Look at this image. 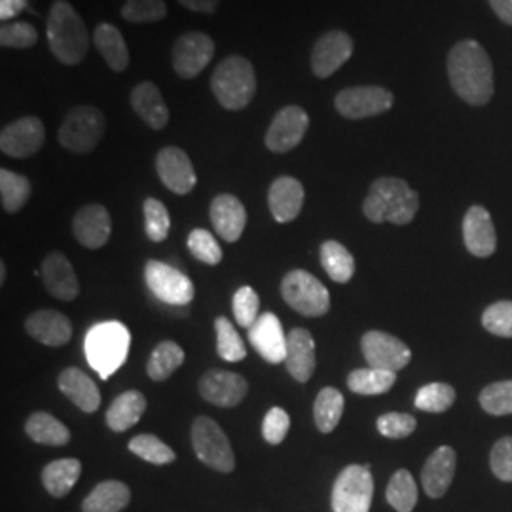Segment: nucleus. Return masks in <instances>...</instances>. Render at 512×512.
Masks as SVG:
<instances>
[{
    "label": "nucleus",
    "mask_w": 512,
    "mask_h": 512,
    "mask_svg": "<svg viewBox=\"0 0 512 512\" xmlns=\"http://www.w3.org/2000/svg\"><path fill=\"white\" fill-rule=\"evenodd\" d=\"M448 76L459 97L482 107L494 95V65L476 40H461L448 55Z\"/></svg>",
    "instance_id": "obj_1"
},
{
    "label": "nucleus",
    "mask_w": 512,
    "mask_h": 512,
    "mask_svg": "<svg viewBox=\"0 0 512 512\" xmlns=\"http://www.w3.org/2000/svg\"><path fill=\"white\" fill-rule=\"evenodd\" d=\"M420 209V196L410 184L397 177H380L370 184L363 203L366 219L374 224H410Z\"/></svg>",
    "instance_id": "obj_2"
},
{
    "label": "nucleus",
    "mask_w": 512,
    "mask_h": 512,
    "mask_svg": "<svg viewBox=\"0 0 512 512\" xmlns=\"http://www.w3.org/2000/svg\"><path fill=\"white\" fill-rule=\"evenodd\" d=\"M48 46L63 65H80L90 48V33L84 19L67 0H55L48 16Z\"/></svg>",
    "instance_id": "obj_3"
},
{
    "label": "nucleus",
    "mask_w": 512,
    "mask_h": 512,
    "mask_svg": "<svg viewBox=\"0 0 512 512\" xmlns=\"http://www.w3.org/2000/svg\"><path fill=\"white\" fill-rule=\"evenodd\" d=\"M211 90L220 107L226 110L247 109L256 93L253 63L243 55H228L211 74Z\"/></svg>",
    "instance_id": "obj_4"
},
{
    "label": "nucleus",
    "mask_w": 512,
    "mask_h": 512,
    "mask_svg": "<svg viewBox=\"0 0 512 512\" xmlns=\"http://www.w3.org/2000/svg\"><path fill=\"white\" fill-rule=\"evenodd\" d=\"M129 346L131 334L128 327L118 321H107L88 330L84 351L93 370L99 372L103 380H109L126 363Z\"/></svg>",
    "instance_id": "obj_5"
},
{
    "label": "nucleus",
    "mask_w": 512,
    "mask_h": 512,
    "mask_svg": "<svg viewBox=\"0 0 512 512\" xmlns=\"http://www.w3.org/2000/svg\"><path fill=\"white\" fill-rule=\"evenodd\" d=\"M105 129L107 118L103 110L93 105H76L65 114L57 141L74 154H90L101 143Z\"/></svg>",
    "instance_id": "obj_6"
},
{
    "label": "nucleus",
    "mask_w": 512,
    "mask_h": 512,
    "mask_svg": "<svg viewBox=\"0 0 512 512\" xmlns=\"http://www.w3.org/2000/svg\"><path fill=\"white\" fill-rule=\"evenodd\" d=\"M283 300L306 317H323L330 310L329 289L310 272L293 270L281 281Z\"/></svg>",
    "instance_id": "obj_7"
},
{
    "label": "nucleus",
    "mask_w": 512,
    "mask_h": 512,
    "mask_svg": "<svg viewBox=\"0 0 512 512\" xmlns=\"http://www.w3.org/2000/svg\"><path fill=\"white\" fill-rule=\"evenodd\" d=\"M192 446L198 459L219 473H232L236 469V458L232 444L219 423L207 416H200L192 425Z\"/></svg>",
    "instance_id": "obj_8"
},
{
    "label": "nucleus",
    "mask_w": 512,
    "mask_h": 512,
    "mask_svg": "<svg viewBox=\"0 0 512 512\" xmlns=\"http://www.w3.org/2000/svg\"><path fill=\"white\" fill-rule=\"evenodd\" d=\"M374 497L370 465H349L332 486V512H368Z\"/></svg>",
    "instance_id": "obj_9"
},
{
    "label": "nucleus",
    "mask_w": 512,
    "mask_h": 512,
    "mask_svg": "<svg viewBox=\"0 0 512 512\" xmlns=\"http://www.w3.org/2000/svg\"><path fill=\"white\" fill-rule=\"evenodd\" d=\"M145 281L150 293L169 306H186L194 300L196 294L194 283L188 275L160 260H148Z\"/></svg>",
    "instance_id": "obj_10"
},
{
    "label": "nucleus",
    "mask_w": 512,
    "mask_h": 512,
    "mask_svg": "<svg viewBox=\"0 0 512 512\" xmlns=\"http://www.w3.org/2000/svg\"><path fill=\"white\" fill-rule=\"evenodd\" d=\"M213 55H215V40L200 31H192V33H184L175 40L171 61H173L175 73L184 80H192L205 71Z\"/></svg>",
    "instance_id": "obj_11"
},
{
    "label": "nucleus",
    "mask_w": 512,
    "mask_h": 512,
    "mask_svg": "<svg viewBox=\"0 0 512 512\" xmlns=\"http://www.w3.org/2000/svg\"><path fill=\"white\" fill-rule=\"evenodd\" d=\"M336 110L348 120H365L393 107V93L382 86L346 88L334 99Z\"/></svg>",
    "instance_id": "obj_12"
},
{
    "label": "nucleus",
    "mask_w": 512,
    "mask_h": 512,
    "mask_svg": "<svg viewBox=\"0 0 512 512\" xmlns=\"http://www.w3.org/2000/svg\"><path fill=\"white\" fill-rule=\"evenodd\" d=\"M310 128V114L300 105H287L279 110L266 131L264 143L274 154H287L298 147Z\"/></svg>",
    "instance_id": "obj_13"
},
{
    "label": "nucleus",
    "mask_w": 512,
    "mask_h": 512,
    "mask_svg": "<svg viewBox=\"0 0 512 512\" xmlns=\"http://www.w3.org/2000/svg\"><path fill=\"white\" fill-rule=\"evenodd\" d=\"M361 349L366 365L387 372H399L412 361V351L399 338L382 332L370 330L361 338Z\"/></svg>",
    "instance_id": "obj_14"
},
{
    "label": "nucleus",
    "mask_w": 512,
    "mask_h": 512,
    "mask_svg": "<svg viewBox=\"0 0 512 512\" xmlns=\"http://www.w3.org/2000/svg\"><path fill=\"white\" fill-rule=\"evenodd\" d=\"M46 141V129L37 116H23L0 131V150L10 156L25 160L35 156Z\"/></svg>",
    "instance_id": "obj_15"
},
{
    "label": "nucleus",
    "mask_w": 512,
    "mask_h": 512,
    "mask_svg": "<svg viewBox=\"0 0 512 512\" xmlns=\"http://www.w3.org/2000/svg\"><path fill=\"white\" fill-rule=\"evenodd\" d=\"M355 42L344 31H329L317 38L311 50V73L317 78H329L342 69L353 55Z\"/></svg>",
    "instance_id": "obj_16"
},
{
    "label": "nucleus",
    "mask_w": 512,
    "mask_h": 512,
    "mask_svg": "<svg viewBox=\"0 0 512 512\" xmlns=\"http://www.w3.org/2000/svg\"><path fill=\"white\" fill-rule=\"evenodd\" d=\"M156 173L165 188L177 196L190 194L198 183L192 160L179 147H165L156 154Z\"/></svg>",
    "instance_id": "obj_17"
},
{
    "label": "nucleus",
    "mask_w": 512,
    "mask_h": 512,
    "mask_svg": "<svg viewBox=\"0 0 512 512\" xmlns=\"http://www.w3.org/2000/svg\"><path fill=\"white\" fill-rule=\"evenodd\" d=\"M249 342L270 365H279L287 357V334L279 317L272 311H266L256 319L255 325L249 329Z\"/></svg>",
    "instance_id": "obj_18"
},
{
    "label": "nucleus",
    "mask_w": 512,
    "mask_h": 512,
    "mask_svg": "<svg viewBox=\"0 0 512 512\" xmlns=\"http://www.w3.org/2000/svg\"><path fill=\"white\" fill-rule=\"evenodd\" d=\"M249 391V384L243 376L228 370H209L200 380V395L207 403L220 408L238 406Z\"/></svg>",
    "instance_id": "obj_19"
},
{
    "label": "nucleus",
    "mask_w": 512,
    "mask_h": 512,
    "mask_svg": "<svg viewBox=\"0 0 512 512\" xmlns=\"http://www.w3.org/2000/svg\"><path fill=\"white\" fill-rule=\"evenodd\" d=\"M112 232V220L105 205L90 203L76 211L73 219V234L76 241L86 249H101L107 245Z\"/></svg>",
    "instance_id": "obj_20"
},
{
    "label": "nucleus",
    "mask_w": 512,
    "mask_h": 512,
    "mask_svg": "<svg viewBox=\"0 0 512 512\" xmlns=\"http://www.w3.org/2000/svg\"><path fill=\"white\" fill-rule=\"evenodd\" d=\"M463 241L467 251L478 258H488L497 249V234L494 220L488 209L482 205H473L463 219Z\"/></svg>",
    "instance_id": "obj_21"
},
{
    "label": "nucleus",
    "mask_w": 512,
    "mask_h": 512,
    "mask_svg": "<svg viewBox=\"0 0 512 512\" xmlns=\"http://www.w3.org/2000/svg\"><path fill=\"white\" fill-rule=\"evenodd\" d=\"M458 467V456L456 450L450 446L437 448L421 469V486L425 494L433 499H439L446 494L454 482Z\"/></svg>",
    "instance_id": "obj_22"
},
{
    "label": "nucleus",
    "mask_w": 512,
    "mask_h": 512,
    "mask_svg": "<svg viewBox=\"0 0 512 512\" xmlns=\"http://www.w3.org/2000/svg\"><path fill=\"white\" fill-rule=\"evenodd\" d=\"M42 281L46 285V291L63 302H73L80 293V285H78V277L74 274L73 264L59 251H54L44 258Z\"/></svg>",
    "instance_id": "obj_23"
},
{
    "label": "nucleus",
    "mask_w": 512,
    "mask_h": 512,
    "mask_svg": "<svg viewBox=\"0 0 512 512\" xmlns=\"http://www.w3.org/2000/svg\"><path fill=\"white\" fill-rule=\"evenodd\" d=\"M25 329L29 336L50 348L65 346L73 336L71 321L63 313L55 310L35 311L33 315L27 317Z\"/></svg>",
    "instance_id": "obj_24"
},
{
    "label": "nucleus",
    "mask_w": 512,
    "mask_h": 512,
    "mask_svg": "<svg viewBox=\"0 0 512 512\" xmlns=\"http://www.w3.org/2000/svg\"><path fill=\"white\" fill-rule=\"evenodd\" d=\"M133 112L154 131H162L169 124V109L164 95L154 82H139L129 95Z\"/></svg>",
    "instance_id": "obj_25"
},
{
    "label": "nucleus",
    "mask_w": 512,
    "mask_h": 512,
    "mask_svg": "<svg viewBox=\"0 0 512 512\" xmlns=\"http://www.w3.org/2000/svg\"><path fill=\"white\" fill-rule=\"evenodd\" d=\"M209 217H211V222H213L217 234L228 243H236L241 238L245 226H247L245 205L232 194L217 196L211 202Z\"/></svg>",
    "instance_id": "obj_26"
},
{
    "label": "nucleus",
    "mask_w": 512,
    "mask_h": 512,
    "mask_svg": "<svg viewBox=\"0 0 512 512\" xmlns=\"http://www.w3.org/2000/svg\"><path fill=\"white\" fill-rule=\"evenodd\" d=\"M285 365L296 382H310L315 372V340L310 330L293 329L287 334Z\"/></svg>",
    "instance_id": "obj_27"
},
{
    "label": "nucleus",
    "mask_w": 512,
    "mask_h": 512,
    "mask_svg": "<svg viewBox=\"0 0 512 512\" xmlns=\"http://www.w3.org/2000/svg\"><path fill=\"white\" fill-rule=\"evenodd\" d=\"M304 186L294 177H279L275 179L268 192V205L272 217L277 222L285 224L296 219L304 205Z\"/></svg>",
    "instance_id": "obj_28"
},
{
    "label": "nucleus",
    "mask_w": 512,
    "mask_h": 512,
    "mask_svg": "<svg viewBox=\"0 0 512 512\" xmlns=\"http://www.w3.org/2000/svg\"><path fill=\"white\" fill-rule=\"evenodd\" d=\"M57 385L65 397H69L71 403L76 404L82 412L93 414L101 404V393L88 374H84L80 368H65L59 378Z\"/></svg>",
    "instance_id": "obj_29"
},
{
    "label": "nucleus",
    "mask_w": 512,
    "mask_h": 512,
    "mask_svg": "<svg viewBox=\"0 0 512 512\" xmlns=\"http://www.w3.org/2000/svg\"><path fill=\"white\" fill-rule=\"evenodd\" d=\"M93 44L114 73H124L129 65L126 38L112 23H99L93 31Z\"/></svg>",
    "instance_id": "obj_30"
},
{
    "label": "nucleus",
    "mask_w": 512,
    "mask_h": 512,
    "mask_svg": "<svg viewBox=\"0 0 512 512\" xmlns=\"http://www.w3.org/2000/svg\"><path fill=\"white\" fill-rule=\"evenodd\" d=\"M147 410V399L141 391H126L114 399L107 410V425L114 433H124L143 418Z\"/></svg>",
    "instance_id": "obj_31"
},
{
    "label": "nucleus",
    "mask_w": 512,
    "mask_h": 512,
    "mask_svg": "<svg viewBox=\"0 0 512 512\" xmlns=\"http://www.w3.org/2000/svg\"><path fill=\"white\" fill-rule=\"evenodd\" d=\"M131 501L128 486L120 480H105L97 484L82 503V512H120Z\"/></svg>",
    "instance_id": "obj_32"
},
{
    "label": "nucleus",
    "mask_w": 512,
    "mask_h": 512,
    "mask_svg": "<svg viewBox=\"0 0 512 512\" xmlns=\"http://www.w3.org/2000/svg\"><path fill=\"white\" fill-rule=\"evenodd\" d=\"M82 475V463L78 459H57L44 467L42 484L46 492L54 497H65L74 488Z\"/></svg>",
    "instance_id": "obj_33"
},
{
    "label": "nucleus",
    "mask_w": 512,
    "mask_h": 512,
    "mask_svg": "<svg viewBox=\"0 0 512 512\" xmlns=\"http://www.w3.org/2000/svg\"><path fill=\"white\" fill-rule=\"evenodd\" d=\"M25 433L37 444L65 446L71 440V431L65 423L48 412H35L25 421Z\"/></svg>",
    "instance_id": "obj_34"
},
{
    "label": "nucleus",
    "mask_w": 512,
    "mask_h": 512,
    "mask_svg": "<svg viewBox=\"0 0 512 512\" xmlns=\"http://www.w3.org/2000/svg\"><path fill=\"white\" fill-rule=\"evenodd\" d=\"M397 382V372H387L380 368H357L348 376V387L351 393L374 397L384 395Z\"/></svg>",
    "instance_id": "obj_35"
},
{
    "label": "nucleus",
    "mask_w": 512,
    "mask_h": 512,
    "mask_svg": "<svg viewBox=\"0 0 512 512\" xmlns=\"http://www.w3.org/2000/svg\"><path fill=\"white\" fill-rule=\"evenodd\" d=\"M344 406H346L344 395L338 389L334 387L321 389L313 404V418H315L317 429L321 433H332L342 420Z\"/></svg>",
    "instance_id": "obj_36"
},
{
    "label": "nucleus",
    "mask_w": 512,
    "mask_h": 512,
    "mask_svg": "<svg viewBox=\"0 0 512 512\" xmlns=\"http://www.w3.org/2000/svg\"><path fill=\"white\" fill-rule=\"evenodd\" d=\"M319 255H321L323 270L327 272L332 281H336V283L351 281V277L355 274V258L342 243H338L334 239L325 241L321 245Z\"/></svg>",
    "instance_id": "obj_37"
},
{
    "label": "nucleus",
    "mask_w": 512,
    "mask_h": 512,
    "mask_svg": "<svg viewBox=\"0 0 512 512\" xmlns=\"http://www.w3.org/2000/svg\"><path fill=\"white\" fill-rule=\"evenodd\" d=\"M387 503L397 512H412L418 505V484L410 471L401 469L391 476L387 490Z\"/></svg>",
    "instance_id": "obj_38"
},
{
    "label": "nucleus",
    "mask_w": 512,
    "mask_h": 512,
    "mask_svg": "<svg viewBox=\"0 0 512 512\" xmlns=\"http://www.w3.org/2000/svg\"><path fill=\"white\" fill-rule=\"evenodd\" d=\"M184 363V351L179 344L165 340L158 344L147 363V372L150 380L165 382L179 366Z\"/></svg>",
    "instance_id": "obj_39"
},
{
    "label": "nucleus",
    "mask_w": 512,
    "mask_h": 512,
    "mask_svg": "<svg viewBox=\"0 0 512 512\" xmlns=\"http://www.w3.org/2000/svg\"><path fill=\"white\" fill-rule=\"evenodd\" d=\"M31 198V181L10 169H0V202L6 213H18Z\"/></svg>",
    "instance_id": "obj_40"
},
{
    "label": "nucleus",
    "mask_w": 512,
    "mask_h": 512,
    "mask_svg": "<svg viewBox=\"0 0 512 512\" xmlns=\"http://www.w3.org/2000/svg\"><path fill=\"white\" fill-rule=\"evenodd\" d=\"M454 403H456V389L442 382H433L420 387L414 401L418 410L429 412V414H442L450 410Z\"/></svg>",
    "instance_id": "obj_41"
},
{
    "label": "nucleus",
    "mask_w": 512,
    "mask_h": 512,
    "mask_svg": "<svg viewBox=\"0 0 512 512\" xmlns=\"http://www.w3.org/2000/svg\"><path fill=\"white\" fill-rule=\"evenodd\" d=\"M215 330H217V353L220 359L228 363H238L247 357L245 342L239 336L236 327L232 325V321H228L226 317H217Z\"/></svg>",
    "instance_id": "obj_42"
},
{
    "label": "nucleus",
    "mask_w": 512,
    "mask_h": 512,
    "mask_svg": "<svg viewBox=\"0 0 512 512\" xmlns=\"http://www.w3.org/2000/svg\"><path fill=\"white\" fill-rule=\"evenodd\" d=\"M480 406L490 416H511L512 414V380H503L486 385L480 391Z\"/></svg>",
    "instance_id": "obj_43"
},
{
    "label": "nucleus",
    "mask_w": 512,
    "mask_h": 512,
    "mask_svg": "<svg viewBox=\"0 0 512 512\" xmlns=\"http://www.w3.org/2000/svg\"><path fill=\"white\" fill-rule=\"evenodd\" d=\"M128 448L135 456L154 465H167L177 459L175 452L154 435H137L129 440Z\"/></svg>",
    "instance_id": "obj_44"
},
{
    "label": "nucleus",
    "mask_w": 512,
    "mask_h": 512,
    "mask_svg": "<svg viewBox=\"0 0 512 512\" xmlns=\"http://www.w3.org/2000/svg\"><path fill=\"white\" fill-rule=\"evenodd\" d=\"M143 215H145V232L150 241H165L171 230V217L164 203L156 198H147L143 203Z\"/></svg>",
    "instance_id": "obj_45"
},
{
    "label": "nucleus",
    "mask_w": 512,
    "mask_h": 512,
    "mask_svg": "<svg viewBox=\"0 0 512 512\" xmlns=\"http://www.w3.org/2000/svg\"><path fill=\"white\" fill-rule=\"evenodd\" d=\"M120 14L128 23H156L167 18V4L165 0H126Z\"/></svg>",
    "instance_id": "obj_46"
},
{
    "label": "nucleus",
    "mask_w": 512,
    "mask_h": 512,
    "mask_svg": "<svg viewBox=\"0 0 512 512\" xmlns=\"http://www.w3.org/2000/svg\"><path fill=\"white\" fill-rule=\"evenodd\" d=\"M186 245H188V249H190L194 258H198L203 264L217 266L222 260V249H220L219 241L209 230H203V228L192 230Z\"/></svg>",
    "instance_id": "obj_47"
},
{
    "label": "nucleus",
    "mask_w": 512,
    "mask_h": 512,
    "mask_svg": "<svg viewBox=\"0 0 512 512\" xmlns=\"http://www.w3.org/2000/svg\"><path fill=\"white\" fill-rule=\"evenodd\" d=\"M37 29L27 21H8L0 29V44L2 48L29 50L37 44Z\"/></svg>",
    "instance_id": "obj_48"
},
{
    "label": "nucleus",
    "mask_w": 512,
    "mask_h": 512,
    "mask_svg": "<svg viewBox=\"0 0 512 512\" xmlns=\"http://www.w3.org/2000/svg\"><path fill=\"white\" fill-rule=\"evenodd\" d=\"M482 325L501 338H512V302L503 300L488 306L482 313Z\"/></svg>",
    "instance_id": "obj_49"
},
{
    "label": "nucleus",
    "mask_w": 512,
    "mask_h": 512,
    "mask_svg": "<svg viewBox=\"0 0 512 512\" xmlns=\"http://www.w3.org/2000/svg\"><path fill=\"white\" fill-rule=\"evenodd\" d=\"M232 310H234V317L238 321L239 327L251 329L255 325L256 319L260 317L258 310H260V298L256 294L253 287H241L234 294L232 300Z\"/></svg>",
    "instance_id": "obj_50"
},
{
    "label": "nucleus",
    "mask_w": 512,
    "mask_h": 512,
    "mask_svg": "<svg viewBox=\"0 0 512 512\" xmlns=\"http://www.w3.org/2000/svg\"><path fill=\"white\" fill-rule=\"evenodd\" d=\"M376 427L387 439H406V437H410L416 431L418 421H416L414 416H410V414L387 412V414L380 416L376 420Z\"/></svg>",
    "instance_id": "obj_51"
},
{
    "label": "nucleus",
    "mask_w": 512,
    "mask_h": 512,
    "mask_svg": "<svg viewBox=\"0 0 512 512\" xmlns=\"http://www.w3.org/2000/svg\"><path fill=\"white\" fill-rule=\"evenodd\" d=\"M289 427H291L289 414L283 408L275 406L270 412H266V416H264V421H262V437H264L266 442H270L274 446L275 444H281L285 437H287V433H289Z\"/></svg>",
    "instance_id": "obj_52"
},
{
    "label": "nucleus",
    "mask_w": 512,
    "mask_h": 512,
    "mask_svg": "<svg viewBox=\"0 0 512 512\" xmlns=\"http://www.w3.org/2000/svg\"><path fill=\"white\" fill-rule=\"evenodd\" d=\"M490 467L495 478L512 482V437L497 440L490 452Z\"/></svg>",
    "instance_id": "obj_53"
},
{
    "label": "nucleus",
    "mask_w": 512,
    "mask_h": 512,
    "mask_svg": "<svg viewBox=\"0 0 512 512\" xmlns=\"http://www.w3.org/2000/svg\"><path fill=\"white\" fill-rule=\"evenodd\" d=\"M29 8V0H0V19L8 23L16 18L23 10Z\"/></svg>",
    "instance_id": "obj_54"
},
{
    "label": "nucleus",
    "mask_w": 512,
    "mask_h": 512,
    "mask_svg": "<svg viewBox=\"0 0 512 512\" xmlns=\"http://www.w3.org/2000/svg\"><path fill=\"white\" fill-rule=\"evenodd\" d=\"M183 8L198 14H215L219 10L220 0H177Z\"/></svg>",
    "instance_id": "obj_55"
},
{
    "label": "nucleus",
    "mask_w": 512,
    "mask_h": 512,
    "mask_svg": "<svg viewBox=\"0 0 512 512\" xmlns=\"http://www.w3.org/2000/svg\"><path fill=\"white\" fill-rule=\"evenodd\" d=\"M488 2L497 18L507 25H512V0H488Z\"/></svg>",
    "instance_id": "obj_56"
},
{
    "label": "nucleus",
    "mask_w": 512,
    "mask_h": 512,
    "mask_svg": "<svg viewBox=\"0 0 512 512\" xmlns=\"http://www.w3.org/2000/svg\"><path fill=\"white\" fill-rule=\"evenodd\" d=\"M4 281H6V264L0 262V283L4 285Z\"/></svg>",
    "instance_id": "obj_57"
}]
</instances>
